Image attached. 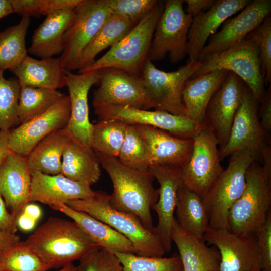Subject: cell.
Returning a JSON list of instances; mask_svg holds the SVG:
<instances>
[{"mask_svg": "<svg viewBox=\"0 0 271 271\" xmlns=\"http://www.w3.org/2000/svg\"><path fill=\"white\" fill-rule=\"evenodd\" d=\"M95 152L100 165L108 174L113 186L109 203L114 209L137 218L147 229L154 228L151 210L158 199L154 178L148 171L132 168L118 158Z\"/></svg>", "mask_w": 271, "mask_h": 271, "instance_id": "obj_1", "label": "cell"}, {"mask_svg": "<svg viewBox=\"0 0 271 271\" xmlns=\"http://www.w3.org/2000/svg\"><path fill=\"white\" fill-rule=\"evenodd\" d=\"M52 268L79 260L98 246L73 221L50 217L24 241Z\"/></svg>", "mask_w": 271, "mask_h": 271, "instance_id": "obj_2", "label": "cell"}, {"mask_svg": "<svg viewBox=\"0 0 271 271\" xmlns=\"http://www.w3.org/2000/svg\"><path fill=\"white\" fill-rule=\"evenodd\" d=\"M66 205L89 214L124 236L132 243L137 255L161 257L166 253L160 238L133 216L112 208L109 195L105 193L96 191L91 198L70 201Z\"/></svg>", "mask_w": 271, "mask_h": 271, "instance_id": "obj_3", "label": "cell"}, {"mask_svg": "<svg viewBox=\"0 0 271 271\" xmlns=\"http://www.w3.org/2000/svg\"><path fill=\"white\" fill-rule=\"evenodd\" d=\"M270 205L271 174L255 160L246 171L242 195L229 210L227 230L240 235H255L270 213Z\"/></svg>", "mask_w": 271, "mask_h": 271, "instance_id": "obj_4", "label": "cell"}, {"mask_svg": "<svg viewBox=\"0 0 271 271\" xmlns=\"http://www.w3.org/2000/svg\"><path fill=\"white\" fill-rule=\"evenodd\" d=\"M165 3L158 1L153 10L122 40L78 73L115 68L140 77L143 67L149 59L153 34L163 12Z\"/></svg>", "mask_w": 271, "mask_h": 271, "instance_id": "obj_5", "label": "cell"}, {"mask_svg": "<svg viewBox=\"0 0 271 271\" xmlns=\"http://www.w3.org/2000/svg\"><path fill=\"white\" fill-rule=\"evenodd\" d=\"M255 160L258 161L248 150L230 156L227 167L202 198L208 215V228L227 229L229 210L242 195L246 171Z\"/></svg>", "mask_w": 271, "mask_h": 271, "instance_id": "obj_6", "label": "cell"}, {"mask_svg": "<svg viewBox=\"0 0 271 271\" xmlns=\"http://www.w3.org/2000/svg\"><path fill=\"white\" fill-rule=\"evenodd\" d=\"M200 67L191 78L217 70H224L237 75L246 85L259 103L266 90L258 46L246 38L224 51L206 56Z\"/></svg>", "mask_w": 271, "mask_h": 271, "instance_id": "obj_7", "label": "cell"}, {"mask_svg": "<svg viewBox=\"0 0 271 271\" xmlns=\"http://www.w3.org/2000/svg\"><path fill=\"white\" fill-rule=\"evenodd\" d=\"M201 64V60L187 62L176 71L166 72L158 69L153 62L147 60L140 77L150 109L187 116L182 100V91L186 82Z\"/></svg>", "mask_w": 271, "mask_h": 271, "instance_id": "obj_8", "label": "cell"}, {"mask_svg": "<svg viewBox=\"0 0 271 271\" xmlns=\"http://www.w3.org/2000/svg\"><path fill=\"white\" fill-rule=\"evenodd\" d=\"M184 1L168 0L154 31L148 59L161 61L167 54L177 63L187 55V36L193 17L185 12Z\"/></svg>", "mask_w": 271, "mask_h": 271, "instance_id": "obj_9", "label": "cell"}, {"mask_svg": "<svg viewBox=\"0 0 271 271\" xmlns=\"http://www.w3.org/2000/svg\"><path fill=\"white\" fill-rule=\"evenodd\" d=\"M193 147L188 163L180 168L182 185L202 198L224 170L218 141L204 123L192 138Z\"/></svg>", "mask_w": 271, "mask_h": 271, "instance_id": "obj_10", "label": "cell"}, {"mask_svg": "<svg viewBox=\"0 0 271 271\" xmlns=\"http://www.w3.org/2000/svg\"><path fill=\"white\" fill-rule=\"evenodd\" d=\"M75 17L63 36L59 58L67 71L76 70L83 50L112 15L106 0H83L74 9Z\"/></svg>", "mask_w": 271, "mask_h": 271, "instance_id": "obj_11", "label": "cell"}, {"mask_svg": "<svg viewBox=\"0 0 271 271\" xmlns=\"http://www.w3.org/2000/svg\"><path fill=\"white\" fill-rule=\"evenodd\" d=\"M258 101L245 86L241 102L235 115L226 144L219 148L221 161L234 153L250 151L258 160L263 149L267 146L269 137L260 120Z\"/></svg>", "mask_w": 271, "mask_h": 271, "instance_id": "obj_12", "label": "cell"}, {"mask_svg": "<svg viewBox=\"0 0 271 271\" xmlns=\"http://www.w3.org/2000/svg\"><path fill=\"white\" fill-rule=\"evenodd\" d=\"M100 71L99 85L93 92L92 104L94 109L126 106L150 109L140 77L115 68Z\"/></svg>", "mask_w": 271, "mask_h": 271, "instance_id": "obj_13", "label": "cell"}, {"mask_svg": "<svg viewBox=\"0 0 271 271\" xmlns=\"http://www.w3.org/2000/svg\"><path fill=\"white\" fill-rule=\"evenodd\" d=\"M71 113L68 95H65L44 113L10 130V150L26 157L35 147L52 132L67 127Z\"/></svg>", "mask_w": 271, "mask_h": 271, "instance_id": "obj_14", "label": "cell"}, {"mask_svg": "<svg viewBox=\"0 0 271 271\" xmlns=\"http://www.w3.org/2000/svg\"><path fill=\"white\" fill-rule=\"evenodd\" d=\"M98 120H116L129 125L153 127L182 139H192L200 127L186 116L169 112L129 107H109L94 109Z\"/></svg>", "mask_w": 271, "mask_h": 271, "instance_id": "obj_15", "label": "cell"}, {"mask_svg": "<svg viewBox=\"0 0 271 271\" xmlns=\"http://www.w3.org/2000/svg\"><path fill=\"white\" fill-rule=\"evenodd\" d=\"M203 239L218 250L220 256L219 271L262 269L256 235H240L227 229L208 228Z\"/></svg>", "mask_w": 271, "mask_h": 271, "instance_id": "obj_16", "label": "cell"}, {"mask_svg": "<svg viewBox=\"0 0 271 271\" xmlns=\"http://www.w3.org/2000/svg\"><path fill=\"white\" fill-rule=\"evenodd\" d=\"M244 84L237 75L229 72L207 106L204 123L214 133L219 149L228 142L235 115L242 99Z\"/></svg>", "mask_w": 271, "mask_h": 271, "instance_id": "obj_17", "label": "cell"}, {"mask_svg": "<svg viewBox=\"0 0 271 271\" xmlns=\"http://www.w3.org/2000/svg\"><path fill=\"white\" fill-rule=\"evenodd\" d=\"M270 12V0L251 1L238 14L225 20L221 30L209 38L199 60L227 49L245 40L269 16Z\"/></svg>", "mask_w": 271, "mask_h": 271, "instance_id": "obj_18", "label": "cell"}, {"mask_svg": "<svg viewBox=\"0 0 271 271\" xmlns=\"http://www.w3.org/2000/svg\"><path fill=\"white\" fill-rule=\"evenodd\" d=\"M148 171L159 184L158 199L152 208L158 216V223L153 232L160 238L166 252H169L172 247L177 192L182 184L180 168L154 165L150 166Z\"/></svg>", "mask_w": 271, "mask_h": 271, "instance_id": "obj_19", "label": "cell"}, {"mask_svg": "<svg viewBox=\"0 0 271 271\" xmlns=\"http://www.w3.org/2000/svg\"><path fill=\"white\" fill-rule=\"evenodd\" d=\"M100 75V70L78 74L66 70L71 113L66 128L73 138L90 147L92 124L89 120L88 95L92 86L98 83Z\"/></svg>", "mask_w": 271, "mask_h": 271, "instance_id": "obj_20", "label": "cell"}, {"mask_svg": "<svg viewBox=\"0 0 271 271\" xmlns=\"http://www.w3.org/2000/svg\"><path fill=\"white\" fill-rule=\"evenodd\" d=\"M250 0H217L207 10L193 17L187 36V62L199 60L209 38L224 22L241 11Z\"/></svg>", "mask_w": 271, "mask_h": 271, "instance_id": "obj_21", "label": "cell"}, {"mask_svg": "<svg viewBox=\"0 0 271 271\" xmlns=\"http://www.w3.org/2000/svg\"><path fill=\"white\" fill-rule=\"evenodd\" d=\"M29 203L39 202L52 208L76 199H87L95 194L91 186L72 181L61 173L47 175L31 172Z\"/></svg>", "mask_w": 271, "mask_h": 271, "instance_id": "obj_22", "label": "cell"}, {"mask_svg": "<svg viewBox=\"0 0 271 271\" xmlns=\"http://www.w3.org/2000/svg\"><path fill=\"white\" fill-rule=\"evenodd\" d=\"M31 183L26 157L10 150L0 168V195L16 219L29 203Z\"/></svg>", "mask_w": 271, "mask_h": 271, "instance_id": "obj_23", "label": "cell"}, {"mask_svg": "<svg viewBox=\"0 0 271 271\" xmlns=\"http://www.w3.org/2000/svg\"><path fill=\"white\" fill-rule=\"evenodd\" d=\"M148 147L150 166L167 165L182 168L188 162L192 139H182L151 126L135 125Z\"/></svg>", "mask_w": 271, "mask_h": 271, "instance_id": "obj_24", "label": "cell"}, {"mask_svg": "<svg viewBox=\"0 0 271 271\" xmlns=\"http://www.w3.org/2000/svg\"><path fill=\"white\" fill-rule=\"evenodd\" d=\"M74 10L58 11L47 15L34 30L28 52L41 59L61 55L64 34L74 19Z\"/></svg>", "mask_w": 271, "mask_h": 271, "instance_id": "obj_25", "label": "cell"}, {"mask_svg": "<svg viewBox=\"0 0 271 271\" xmlns=\"http://www.w3.org/2000/svg\"><path fill=\"white\" fill-rule=\"evenodd\" d=\"M20 86L57 90L66 86V70L59 58L37 59L28 55L12 69Z\"/></svg>", "mask_w": 271, "mask_h": 271, "instance_id": "obj_26", "label": "cell"}, {"mask_svg": "<svg viewBox=\"0 0 271 271\" xmlns=\"http://www.w3.org/2000/svg\"><path fill=\"white\" fill-rule=\"evenodd\" d=\"M179 251L183 271H219L220 256L215 247L184 231L175 219L171 233Z\"/></svg>", "mask_w": 271, "mask_h": 271, "instance_id": "obj_27", "label": "cell"}, {"mask_svg": "<svg viewBox=\"0 0 271 271\" xmlns=\"http://www.w3.org/2000/svg\"><path fill=\"white\" fill-rule=\"evenodd\" d=\"M229 72L217 70L190 78L182 91V100L187 116L197 125L204 124L207 106Z\"/></svg>", "mask_w": 271, "mask_h": 271, "instance_id": "obj_28", "label": "cell"}, {"mask_svg": "<svg viewBox=\"0 0 271 271\" xmlns=\"http://www.w3.org/2000/svg\"><path fill=\"white\" fill-rule=\"evenodd\" d=\"M54 209L60 211L76 222L99 246L113 253L136 255L135 248L127 238L102 221L88 214L74 210L66 204Z\"/></svg>", "mask_w": 271, "mask_h": 271, "instance_id": "obj_29", "label": "cell"}, {"mask_svg": "<svg viewBox=\"0 0 271 271\" xmlns=\"http://www.w3.org/2000/svg\"><path fill=\"white\" fill-rule=\"evenodd\" d=\"M60 173L72 181L91 186L100 179V164L91 147L72 137L63 152Z\"/></svg>", "mask_w": 271, "mask_h": 271, "instance_id": "obj_30", "label": "cell"}, {"mask_svg": "<svg viewBox=\"0 0 271 271\" xmlns=\"http://www.w3.org/2000/svg\"><path fill=\"white\" fill-rule=\"evenodd\" d=\"M71 138L65 128L43 139L26 157L30 172L38 171L47 175L60 173L63 152Z\"/></svg>", "mask_w": 271, "mask_h": 271, "instance_id": "obj_31", "label": "cell"}, {"mask_svg": "<svg viewBox=\"0 0 271 271\" xmlns=\"http://www.w3.org/2000/svg\"><path fill=\"white\" fill-rule=\"evenodd\" d=\"M177 222L185 232L203 239L209 227V218L202 198L183 185L179 187L175 211Z\"/></svg>", "mask_w": 271, "mask_h": 271, "instance_id": "obj_32", "label": "cell"}, {"mask_svg": "<svg viewBox=\"0 0 271 271\" xmlns=\"http://www.w3.org/2000/svg\"><path fill=\"white\" fill-rule=\"evenodd\" d=\"M136 26L124 18L112 14L82 51L76 69L80 71L91 65L99 53L114 46Z\"/></svg>", "mask_w": 271, "mask_h": 271, "instance_id": "obj_33", "label": "cell"}, {"mask_svg": "<svg viewBox=\"0 0 271 271\" xmlns=\"http://www.w3.org/2000/svg\"><path fill=\"white\" fill-rule=\"evenodd\" d=\"M30 18L22 17L19 23L0 32V70L11 71L27 55L26 36Z\"/></svg>", "mask_w": 271, "mask_h": 271, "instance_id": "obj_34", "label": "cell"}, {"mask_svg": "<svg viewBox=\"0 0 271 271\" xmlns=\"http://www.w3.org/2000/svg\"><path fill=\"white\" fill-rule=\"evenodd\" d=\"M65 95L58 90L21 86L18 108V123H23L44 113Z\"/></svg>", "mask_w": 271, "mask_h": 271, "instance_id": "obj_35", "label": "cell"}, {"mask_svg": "<svg viewBox=\"0 0 271 271\" xmlns=\"http://www.w3.org/2000/svg\"><path fill=\"white\" fill-rule=\"evenodd\" d=\"M127 124L116 120L92 124L91 146L94 152L118 158L124 140Z\"/></svg>", "mask_w": 271, "mask_h": 271, "instance_id": "obj_36", "label": "cell"}, {"mask_svg": "<svg viewBox=\"0 0 271 271\" xmlns=\"http://www.w3.org/2000/svg\"><path fill=\"white\" fill-rule=\"evenodd\" d=\"M1 271H47L51 268L25 241L0 250Z\"/></svg>", "mask_w": 271, "mask_h": 271, "instance_id": "obj_37", "label": "cell"}, {"mask_svg": "<svg viewBox=\"0 0 271 271\" xmlns=\"http://www.w3.org/2000/svg\"><path fill=\"white\" fill-rule=\"evenodd\" d=\"M118 159L124 165L142 171L150 166L147 145L135 125L127 124Z\"/></svg>", "mask_w": 271, "mask_h": 271, "instance_id": "obj_38", "label": "cell"}, {"mask_svg": "<svg viewBox=\"0 0 271 271\" xmlns=\"http://www.w3.org/2000/svg\"><path fill=\"white\" fill-rule=\"evenodd\" d=\"M20 85L17 78L6 79L0 70V130H11L18 123Z\"/></svg>", "mask_w": 271, "mask_h": 271, "instance_id": "obj_39", "label": "cell"}, {"mask_svg": "<svg viewBox=\"0 0 271 271\" xmlns=\"http://www.w3.org/2000/svg\"><path fill=\"white\" fill-rule=\"evenodd\" d=\"M114 253L121 263L122 271H183L181 260L177 254L169 257H163Z\"/></svg>", "mask_w": 271, "mask_h": 271, "instance_id": "obj_40", "label": "cell"}, {"mask_svg": "<svg viewBox=\"0 0 271 271\" xmlns=\"http://www.w3.org/2000/svg\"><path fill=\"white\" fill-rule=\"evenodd\" d=\"M83 0H10L14 12L22 17L46 15L53 12L74 10Z\"/></svg>", "mask_w": 271, "mask_h": 271, "instance_id": "obj_41", "label": "cell"}, {"mask_svg": "<svg viewBox=\"0 0 271 271\" xmlns=\"http://www.w3.org/2000/svg\"><path fill=\"white\" fill-rule=\"evenodd\" d=\"M247 39L258 46L265 85L271 81V18L269 16L251 33Z\"/></svg>", "mask_w": 271, "mask_h": 271, "instance_id": "obj_42", "label": "cell"}, {"mask_svg": "<svg viewBox=\"0 0 271 271\" xmlns=\"http://www.w3.org/2000/svg\"><path fill=\"white\" fill-rule=\"evenodd\" d=\"M79 260L77 271H122L121 263L116 254L99 246Z\"/></svg>", "mask_w": 271, "mask_h": 271, "instance_id": "obj_43", "label": "cell"}, {"mask_svg": "<svg viewBox=\"0 0 271 271\" xmlns=\"http://www.w3.org/2000/svg\"><path fill=\"white\" fill-rule=\"evenodd\" d=\"M112 14L137 25L155 8L157 0H106Z\"/></svg>", "mask_w": 271, "mask_h": 271, "instance_id": "obj_44", "label": "cell"}, {"mask_svg": "<svg viewBox=\"0 0 271 271\" xmlns=\"http://www.w3.org/2000/svg\"><path fill=\"white\" fill-rule=\"evenodd\" d=\"M255 235L262 269L271 271V213Z\"/></svg>", "mask_w": 271, "mask_h": 271, "instance_id": "obj_45", "label": "cell"}, {"mask_svg": "<svg viewBox=\"0 0 271 271\" xmlns=\"http://www.w3.org/2000/svg\"><path fill=\"white\" fill-rule=\"evenodd\" d=\"M261 106L259 115L261 124L269 137L271 132V89L270 86L266 90L263 98L260 103Z\"/></svg>", "mask_w": 271, "mask_h": 271, "instance_id": "obj_46", "label": "cell"}, {"mask_svg": "<svg viewBox=\"0 0 271 271\" xmlns=\"http://www.w3.org/2000/svg\"><path fill=\"white\" fill-rule=\"evenodd\" d=\"M17 219L10 213L0 195V230L14 233L17 231Z\"/></svg>", "mask_w": 271, "mask_h": 271, "instance_id": "obj_47", "label": "cell"}, {"mask_svg": "<svg viewBox=\"0 0 271 271\" xmlns=\"http://www.w3.org/2000/svg\"><path fill=\"white\" fill-rule=\"evenodd\" d=\"M184 2L187 4V13L194 17L209 9L215 0H185Z\"/></svg>", "mask_w": 271, "mask_h": 271, "instance_id": "obj_48", "label": "cell"}, {"mask_svg": "<svg viewBox=\"0 0 271 271\" xmlns=\"http://www.w3.org/2000/svg\"><path fill=\"white\" fill-rule=\"evenodd\" d=\"M36 222V221L22 212L18 215L16 220L17 228L25 232L32 230Z\"/></svg>", "mask_w": 271, "mask_h": 271, "instance_id": "obj_49", "label": "cell"}, {"mask_svg": "<svg viewBox=\"0 0 271 271\" xmlns=\"http://www.w3.org/2000/svg\"><path fill=\"white\" fill-rule=\"evenodd\" d=\"M20 241V237L14 233L0 230V250Z\"/></svg>", "mask_w": 271, "mask_h": 271, "instance_id": "obj_50", "label": "cell"}, {"mask_svg": "<svg viewBox=\"0 0 271 271\" xmlns=\"http://www.w3.org/2000/svg\"><path fill=\"white\" fill-rule=\"evenodd\" d=\"M10 130H0V168L10 150L8 138Z\"/></svg>", "mask_w": 271, "mask_h": 271, "instance_id": "obj_51", "label": "cell"}, {"mask_svg": "<svg viewBox=\"0 0 271 271\" xmlns=\"http://www.w3.org/2000/svg\"><path fill=\"white\" fill-rule=\"evenodd\" d=\"M21 212L24 213L36 221L39 220L42 215L40 207L38 205L30 203V202L26 204Z\"/></svg>", "mask_w": 271, "mask_h": 271, "instance_id": "obj_52", "label": "cell"}, {"mask_svg": "<svg viewBox=\"0 0 271 271\" xmlns=\"http://www.w3.org/2000/svg\"><path fill=\"white\" fill-rule=\"evenodd\" d=\"M13 13L10 0H0V19Z\"/></svg>", "mask_w": 271, "mask_h": 271, "instance_id": "obj_53", "label": "cell"}, {"mask_svg": "<svg viewBox=\"0 0 271 271\" xmlns=\"http://www.w3.org/2000/svg\"><path fill=\"white\" fill-rule=\"evenodd\" d=\"M58 271H77V268L76 266H74L72 262H71L65 265Z\"/></svg>", "mask_w": 271, "mask_h": 271, "instance_id": "obj_54", "label": "cell"}, {"mask_svg": "<svg viewBox=\"0 0 271 271\" xmlns=\"http://www.w3.org/2000/svg\"><path fill=\"white\" fill-rule=\"evenodd\" d=\"M252 271H264V270H263L262 269H259V268H257V269H254V270H252Z\"/></svg>", "mask_w": 271, "mask_h": 271, "instance_id": "obj_55", "label": "cell"}, {"mask_svg": "<svg viewBox=\"0 0 271 271\" xmlns=\"http://www.w3.org/2000/svg\"><path fill=\"white\" fill-rule=\"evenodd\" d=\"M0 271H1V266H0Z\"/></svg>", "mask_w": 271, "mask_h": 271, "instance_id": "obj_56", "label": "cell"}]
</instances>
